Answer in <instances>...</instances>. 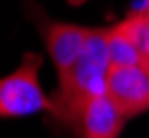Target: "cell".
<instances>
[{"label":"cell","instance_id":"7","mask_svg":"<svg viewBox=\"0 0 149 138\" xmlns=\"http://www.w3.org/2000/svg\"><path fill=\"white\" fill-rule=\"evenodd\" d=\"M107 51H109V60L111 67H127V65H145L143 56L138 54L129 38L118 29V25L113 22L111 27H107Z\"/></svg>","mask_w":149,"mask_h":138},{"label":"cell","instance_id":"4","mask_svg":"<svg viewBox=\"0 0 149 138\" xmlns=\"http://www.w3.org/2000/svg\"><path fill=\"white\" fill-rule=\"evenodd\" d=\"M105 96L118 112L129 120L134 116L149 112V74L145 65L111 67L107 76Z\"/></svg>","mask_w":149,"mask_h":138},{"label":"cell","instance_id":"3","mask_svg":"<svg viewBox=\"0 0 149 138\" xmlns=\"http://www.w3.org/2000/svg\"><path fill=\"white\" fill-rule=\"evenodd\" d=\"M33 18L38 22L45 49L49 54L51 63H54L56 78L62 80L71 71L76 60L80 58L82 49L87 45V38L91 33V27L62 22V20H51L47 13H36Z\"/></svg>","mask_w":149,"mask_h":138},{"label":"cell","instance_id":"5","mask_svg":"<svg viewBox=\"0 0 149 138\" xmlns=\"http://www.w3.org/2000/svg\"><path fill=\"white\" fill-rule=\"evenodd\" d=\"M125 123L127 118L118 112V107L107 96H100L87 107L78 138H118L125 129Z\"/></svg>","mask_w":149,"mask_h":138},{"label":"cell","instance_id":"1","mask_svg":"<svg viewBox=\"0 0 149 138\" xmlns=\"http://www.w3.org/2000/svg\"><path fill=\"white\" fill-rule=\"evenodd\" d=\"M109 69L111 60L107 51V27H91L80 58L76 60L71 71L62 80H58V89L51 96L54 107L49 116L60 125V129L78 138L87 107L96 98L105 96Z\"/></svg>","mask_w":149,"mask_h":138},{"label":"cell","instance_id":"9","mask_svg":"<svg viewBox=\"0 0 149 138\" xmlns=\"http://www.w3.org/2000/svg\"><path fill=\"white\" fill-rule=\"evenodd\" d=\"M145 67H147V74H149V60H147V63H145Z\"/></svg>","mask_w":149,"mask_h":138},{"label":"cell","instance_id":"2","mask_svg":"<svg viewBox=\"0 0 149 138\" xmlns=\"http://www.w3.org/2000/svg\"><path fill=\"white\" fill-rule=\"evenodd\" d=\"M40 67L42 56L25 51L18 67L0 78V118H27L51 112L54 102L42 89Z\"/></svg>","mask_w":149,"mask_h":138},{"label":"cell","instance_id":"8","mask_svg":"<svg viewBox=\"0 0 149 138\" xmlns=\"http://www.w3.org/2000/svg\"><path fill=\"white\" fill-rule=\"evenodd\" d=\"M87 2H91V0H67V5H71V7H82Z\"/></svg>","mask_w":149,"mask_h":138},{"label":"cell","instance_id":"6","mask_svg":"<svg viewBox=\"0 0 149 138\" xmlns=\"http://www.w3.org/2000/svg\"><path fill=\"white\" fill-rule=\"evenodd\" d=\"M118 29L129 38L134 47L138 49V54L143 56V60H149V9L145 5L143 11H131L127 13L123 20L116 22Z\"/></svg>","mask_w":149,"mask_h":138},{"label":"cell","instance_id":"10","mask_svg":"<svg viewBox=\"0 0 149 138\" xmlns=\"http://www.w3.org/2000/svg\"><path fill=\"white\" fill-rule=\"evenodd\" d=\"M147 9H149V0H147Z\"/></svg>","mask_w":149,"mask_h":138}]
</instances>
